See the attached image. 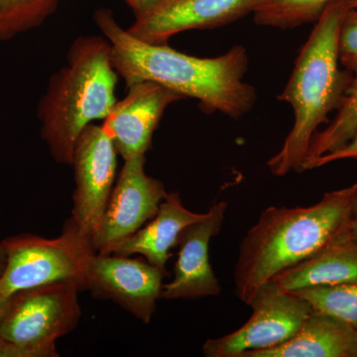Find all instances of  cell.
<instances>
[{
    "instance_id": "cell-19",
    "label": "cell",
    "mask_w": 357,
    "mask_h": 357,
    "mask_svg": "<svg viewBox=\"0 0 357 357\" xmlns=\"http://www.w3.org/2000/svg\"><path fill=\"white\" fill-rule=\"evenodd\" d=\"M60 0H0V42L40 27L57 11Z\"/></svg>"
},
{
    "instance_id": "cell-23",
    "label": "cell",
    "mask_w": 357,
    "mask_h": 357,
    "mask_svg": "<svg viewBox=\"0 0 357 357\" xmlns=\"http://www.w3.org/2000/svg\"><path fill=\"white\" fill-rule=\"evenodd\" d=\"M132 9L135 18L140 17L158 6L164 0H124Z\"/></svg>"
},
{
    "instance_id": "cell-16",
    "label": "cell",
    "mask_w": 357,
    "mask_h": 357,
    "mask_svg": "<svg viewBox=\"0 0 357 357\" xmlns=\"http://www.w3.org/2000/svg\"><path fill=\"white\" fill-rule=\"evenodd\" d=\"M272 280L288 292L356 283L357 241L349 232Z\"/></svg>"
},
{
    "instance_id": "cell-13",
    "label": "cell",
    "mask_w": 357,
    "mask_h": 357,
    "mask_svg": "<svg viewBox=\"0 0 357 357\" xmlns=\"http://www.w3.org/2000/svg\"><path fill=\"white\" fill-rule=\"evenodd\" d=\"M128 95L117 100L102 126L122 159L145 155L164 112L182 96L151 81L128 86Z\"/></svg>"
},
{
    "instance_id": "cell-11",
    "label": "cell",
    "mask_w": 357,
    "mask_h": 357,
    "mask_svg": "<svg viewBox=\"0 0 357 357\" xmlns=\"http://www.w3.org/2000/svg\"><path fill=\"white\" fill-rule=\"evenodd\" d=\"M259 0H164L135 18L128 31L150 44H167L180 32L211 29L241 20L255 11Z\"/></svg>"
},
{
    "instance_id": "cell-15",
    "label": "cell",
    "mask_w": 357,
    "mask_h": 357,
    "mask_svg": "<svg viewBox=\"0 0 357 357\" xmlns=\"http://www.w3.org/2000/svg\"><path fill=\"white\" fill-rule=\"evenodd\" d=\"M243 357H357V330L335 317L314 311L287 342Z\"/></svg>"
},
{
    "instance_id": "cell-2",
    "label": "cell",
    "mask_w": 357,
    "mask_h": 357,
    "mask_svg": "<svg viewBox=\"0 0 357 357\" xmlns=\"http://www.w3.org/2000/svg\"><path fill=\"white\" fill-rule=\"evenodd\" d=\"M357 184L326 192L310 206H270L239 246L236 294L246 305L277 275L351 232Z\"/></svg>"
},
{
    "instance_id": "cell-18",
    "label": "cell",
    "mask_w": 357,
    "mask_h": 357,
    "mask_svg": "<svg viewBox=\"0 0 357 357\" xmlns=\"http://www.w3.org/2000/svg\"><path fill=\"white\" fill-rule=\"evenodd\" d=\"M337 0H259L253 14L257 24L288 28L319 20L326 7Z\"/></svg>"
},
{
    "instance_id": "cell-24",
    "label": "cell",
    "mask_w": 357,
    "mask_h": 357,
    "mask_svg": "<svg viewBox=\"0 0 357 357\" xmlns=\"http://www.w3.org/2000/svg\"><path fill=\"white\" fill-rule=\"evenodd\" d=\"M351 236L357 241V194L351 211Z\"/></svg>"
},
{
    "instance_id": "cell-8",
    "label": "cell",
    "mask_w": 357,
    "mask_h": 357,
    "mask_svg": "<svg viewBox=\"0 0 357 357\" xmlns=\"http://www.w3.org/2000/svg\"><path fill=\"white\" fill-rule=\"evenodd\" d=\"M145 155L124 160L98 229L93 236L98 253L109 255L158 213L167 192L145 172Z\"/></svg>"
},
{
    "instance_id": "cell-3",
    "label": "cell",
    "mask_w": 357,
    "mask_h": 357,
    "mask_svg": "<svg viewBox=\"0 0 357 357\" xmlns=\"http://www.w3.org/2000/svg\"><path fill=\"white\" fill-rule=\"evenodd\" d=\"M349 7V0H337L326 7L278 96L292 107L295 121L280 151L268 161L275 176L302 172L312 137L328 115L338 109L351 83V73L340 69L338 57V33Z\"/></svg>"
},
{
    "instance_id": "cell-25",
    "label": "cell",
    "mask_w": 357,
    "mask_h": 357,
    "mask_svg": "<svg viewBox=\"0 0 357 357\" xmlns=\"http://www.w3.org/2000/svg\"><path fill=\"white\" fill-rule=\"evenodd\" d=\"M6 255H4L3 249L0 245V276H1L2 272H3L4 267H6Z\"/></svg>"
},
{
    "instance_id": "cell-22",
    "label": "cell",
    "mask_w": 357,
    "mask_h": 357,
    "mask_svg": "<svg viewBox=\"0 0 357 357\" xmlns=\"http://www.w3.org/2000/svg\"><path fill=\"white\" fill-rule=\"evenodd\" d=\"M354 159L357 160V131L344 146L335 150L332 153L325 155V156L319 157V158L314 160L311 163L307 164L305 167V171L312 170V169L319 168L333 163V162L340 161V160Z\"/></svg>"
},
{
    "instance_id": "cell-5",
    "label": "cell",
    "mask_w": 357,
    "mask_h": 357,
    "mask_svg": "<svg viewBox=\"0 0 357 357\" xmlns=\"http://www.w3.org/2000/svg\"><path fill=\"white\" fill-rule=\"evenodd\" d=\"M6 267L0 276V302L28 289L74 282L86 291V273L96 251L93 238L72 217L55 238L21 234L0 243Z\"/></svg>"
},
{
    "instance_id": "cell-12",
    "label": "cell",
    "mask_w": 357,
    "mask_h": 357,
    "mask_svg": "<svg viewBox=\"0 0 357 357\" xmlns=\"http://www.w3.org/2000/svg\"><path fill=\"white\" fill-rule=\"evenodd\" d=\"M227 202H215L208 215L192 223L180 234L174 277L164 284L162 298L167 300L199 299L218 296L222 287L210 262V244L222 229Z\"/></svg>"
},
{
    "instance_id": "cell-1",
    "label": "cell",
    "mask_w": 357,
    "mask_h": 357,
    "mask_svg": "<svg viewBox=\"0 0 357 357\" xmlns=\"http://www.w3.org/2000/svg\"><path fill=\"white\" fill-rule=\"evenodd\" d=\"M93 20L110 44L112 62L126 86L151 81L184 98L199 100L206 112L243 116L252 109L255 89L244 82L248 52L234 46L215 58L181 53L168 44H150L122 28L110 9L100 8Z\"/></svg>"
},
{
    "instance_id": "cell-20",
    "label": "cell",
    "mask_w": 357,
    "mask_h": 357,
    "mask_svg": "<svg viewBox=\"0 0 357 357\" xmlns=\"http://www.w3.org/2000/svg\"><path fill=\"white\" fill-rule=\"evenodd\" d=\"M292 293L306 300L314 311L335 317L357 330V282L303 289Z\"/></svg>"
},
{
    "instance_id": "cell-14",
    "label": "cell",
    "mask_w": 357,
    "mask_h": 357,
    "mask_svg": "<svg viewBox=\"0 0 357 357\" xmlns=\"http://www.w3.org/2000/svg\"><path fill=\"white\" fill-rule=\"evenodd\" d=\"M208 215L188 210L177 192H167L158 213L144 227L119 244L114 255H139L155 266L166 270L171 249L178 245V237L185 227Z\"/></svg>"
},
{
    "instance_id": "cell-26",
    "label": "cell",
    "mask_w": 357,
    "mask_h": 357,
    "mask_svg": "<svg viewBox=\"0 0 357 357\" xmlns=\"http://www.w3.org/2000/svg\"><path fill=\"white\" fill-rule=\"evenodd\" d=\"M7 304H8V301H6V302H0V318H1L4 311H6Z\"/></svg>"
},
{
    "instance_id": "cell-7",
    "label": "cell",
    "mask_w": 357,
    "mask_h": 357,
    "mask_svg": "<svg viewBox=\"0 0 357 357\" xmlns=\"http://www.w3.org/2000/svg\"><path fill=\"white\" fill-rule=\"evenodd\" d=\"M250 319L229 335L206 340V357H243L248 351L272 349L287 342L314 311L306 300L271 280L249 302Z\"/></svg>"
},
{
    "instance_id": "cell-21",
    "label": "cell",
    "mask_w": 357,
    "mask_h": 357,
    "mask_svg": "<svg viewBox=\"0 0 357 357\" xmlns=\"http://www.w3.org/2000/svg\"><path fill=\"white\" fill-rule=\"evenodd\" d=\"M351 2V1H349ZM338 57L340 65L352 73L357 68V7L347 9L338 33Z\"/></svg>"
},
{
    "instance_id": "cell-27",
    "label": "cell",
    "mask_w": 357,
    "mask_h": 357,
    "mask_svg": "<svg viewBox=\"0 0 357 357\" xmlns=\"http://www.w3.org/2000/svg\"><path fill=\"white\" fill-rule=\"evenodd\" d=\"M352 6L357 7V0H349Z\"/></svg>"
},
{
    "instance_id": "cell-6",
    "label": "cell",
    "mask_w": 357,
    "mask_h": 357,
    "mask_svg": "<svg viewBox=\"0 0 357 357\" xmlns=\"http://www.w3.org/2000/svg\"><path fill=\"white\" fill-rule=\"evenodd\" d=\"M81 289L59 282L14 294L0 318V357H57L56 342L82 317Z\"/></svg>"
},
{
    "instance_id": "cell-17",
    "label": "cell",
    "mask_w": 357,
    "mask_h": 357,
    "mask_svg": "<svg viewBox=\"0 0 357 357\" xmlns=\"http://www.w3.org/2000/svg\"><path fill=\"white\" fill-rule=\"evenodd\" d=\"M357 131V68L351 73V83L347 86L337 116L328 128L314 134L310 144L305 167L319 157L344 146Z\"/></svg>"
},
{
    "instance_id": "cell-4",
    "label": "cell",
    "mask_w": 357,
    "mask_h": 357,
    "mask_svg": "<svg viewBox=\"0 0 357 357\" xmlns=\"http://www.w3.org/2000/svg\"><path fill=\"white\" fill-rule=\"evenodd\" d=\"M119 77L105 36L77 37L70 45L67 64L49 79L37 110L42 138L57 163L70 165L84 129L107 119L117 102Z\"/></svg>"
},
{
    "instance_id": "cell-10",
    "label": "cell",
    "mask_w": 357,
    "mask_h": 357,
    "mask_svg": "<svg viewBox=\"0 0 357 357\" xmlns=\"http://www.w3.org/2000/svg\"><path fill=\"white\" fill-rule=\"evenodd\" d=\"M116 148L102 126L89 124L77 138L73 155L75 191L72 215L79 227L93 238L98 229L117 169Z\"/></svg>"
},
{
    "instance_id": "cell-9",
    "label": "cell",
    "mask_w": 357,
    "mask_h": 357,
    "mask_svg": "<svg viewBox=\"0 0 357 357\" xmlns=\"http://www.w3.org/2000/svg\"><path fill=\"white\" fill-rule=\"evenodd\" d=\"M166 274V270L145 258L96 252L89 264L86 291L96 299L112 301L148 324L162 298Z\"/></svg>"
}]
</instances>
